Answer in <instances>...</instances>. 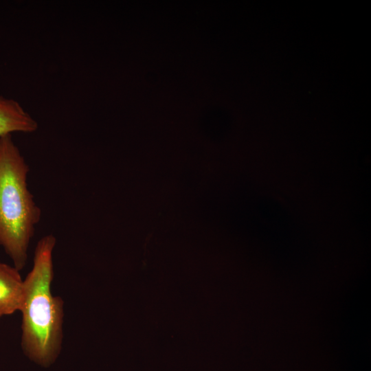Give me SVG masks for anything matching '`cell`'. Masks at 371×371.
<instances>
[{"instance_id": "1", "label": "cell", "mask_w": 371, "mask_h": 371, "mask_svg": "<svg viewBox=\"0 0 371 371\" xmlns=\"http://www.w3.org/2000/svg\"><path fill=\"white\" fill-rule=\"evenodd\" d=\"M56 238L42 237L36 246L33 267L24 283L21 345L25 355L44 367L54 362L63 339V301L51 293Z\"/></svg>"}, {"instance_id": "2", "label": "cell", "mask_w": 371, "mask_h": 371, "mask_svg": "<svg viewBox=\"0 0 371 371\" xmlns=\"http://www.w3.org/2000/svg\"><path fill=\"white\" fill-rule=\"evenodd\" d=\"M29 171L12 134L0 137V246L19 271L42 214L27 186Z\"/></svg>"}, {"instance_id": "3", "label": "cell", "mask_w": 371, "mask_h": 371, "mask_svg": "<svg viewBox=\"0 0 371 371\" xmlns=\"http://www.w3.org/2000/svg\"><path fill=\"white\" fill-rule=\"evenodd\" d=\"M24 297V283L19 270L0 262V317L21 311Z\"/></svg>"}, {"instance_id": "4", "label": "cell", "mask_w": 371, "mask_h": 371, "mask_svg": "<svg viewBox=\"0 0 371 371\" xmlns=\"http://www.w3.org/2000/svg\"><path fill=\"white\" fill-rule=\"evenodd\" d=\"M38 123L16 100L0 95V137L12 133H30Z\"/></svg>"}]
</instances>
